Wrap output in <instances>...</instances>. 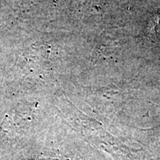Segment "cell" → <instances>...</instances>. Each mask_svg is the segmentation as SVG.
<instances>
[{
    "label": "cell",
    "instance_id": "cell-1",
    "mask_svg": "<svg viewBox=\"0 0 160 160\" xmlns=\"http://www.w3.org/2000/svg\"><path fill=\"white\" fill-rule=\"evenodd\" d=\"M149 133L152 139L156 143L160 145V124L157 126L149 130Z\"/></svg>",
    "mask_w": 160,
    "mask_h": 160
}]
</instances>
